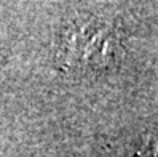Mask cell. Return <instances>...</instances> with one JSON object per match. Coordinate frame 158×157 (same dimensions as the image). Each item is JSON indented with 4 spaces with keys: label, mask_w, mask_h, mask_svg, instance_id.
<instances>
[{
    "label": "cell",
    "mask_w": 158,
    "mask_h": 157,
    "mask_svg": "<svg viewBox=\"0 0 158 157\" xmlns=\"http://www.w3.org/2000/svg\"><path fill=\"white\" fill-rule=\"evenodd\" d=\"M115 32L104 23L73 21L64 27L59 40V56L67 68L96 69L112 59Z\"/></svg>",
    "instance_id": "6da1fadb"
}]
</instances>
